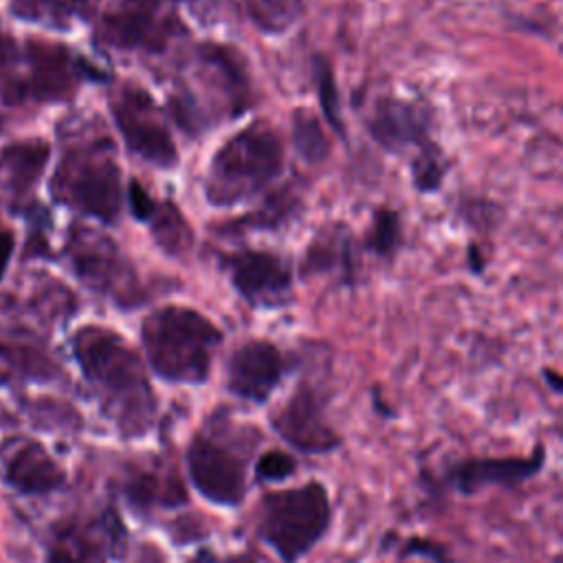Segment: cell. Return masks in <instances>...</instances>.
Segmentation results:
<instances>
[{
  "label": "cell",
  "mask_w": 563,
  "mask_h": 563,
  "mask_svg": "<svg viewBox=\"0 0 563 563\" xmlns=\"http://www.w3.org/2000/svg\"><path fill=\"white\" fill-rule=\"evenodd\" d=\"M251 20L266 33L286 31L301 15V0H244Z\"/></svg>",
  "instance_id": "24"
},
{
  "label": "cell",
  "mask_w": 563,
  "mask_h": 563,
  "mask_svg": "<svg viewBox=\"0 0 563 563\" xmlns=\"http://www.w3.org/2000/svg\"><path fill=\"white\" fill-rule=\"evenodd\" d=\"M543 376L548 378V383H550L554 389H563V376H559V374L552 372V369H545Z\"/></svg>",
  "instance_id": "33"
},
{
  "label": "cell",
  "mask_w": 563,
  "mask_h": 563,
  "mask_svg": "<svg viewBox=\"0 0 563 563\" xmlns=\"http://www.w3.org/2000/svg\"><path fill=\"white\" fill-rule=\"evenodd\" d=\"M556 563H563V554H559V556H556Z\"/></svg>",
  "instance_id": "34"
},
{
  "label": "cell",
  "mask_w": 563,
  "mask_h": 563,
  "mask_svg": "<svg viewBox=\"0 0 563 563\" xmlns=\"http://www.w3.org/2000/svg\"><path fill=\"white\" fill-rule=\"evenodd\" d=\"M130 205L139 220L152 227L156 242L163 251L180 255L191 244V231L178 209L169 202H156L136 180L130 183Z\"/></svg>",
  "instance_id": "18"
},
{
  "label": "cell",
  "mask_w": 563,
  "mask_h": 563,
  "mask_svg": "<svg viewBox=\"0 0 563 563\" xmlns=\"http://www.w3.org/2000/svg\"><path fill=\"white\" fill-rule=\"evenodd\" d=\"M187 471L202 497L218 506H238L246 495V462L227 444L194 435L187 449Z\"/></svg>",
  "instance_id": "10"
},
{
  "label": "cell",
  "mask_w": 563,
  "mask_h": 563,
  "mask_svg": "<svg viewBox=\"0 0 563 563\" xmlns=\"http://www.w3.org/2000/svg\"><path fill=\"white\" fill-rule=\"evenodd\" d=\"M68 257L77 277H81V282L95 290L110 295L119 303L139 301L134 268L106 235L90 229H73L68 240Z\"/></svg>",
  "instance_id": "7"
},
{
  "label": "cell",
  "mask_w": 563,
  "mask_h": 563,
  "mask_svg": "<svg viewBox=\"0 0 563 563\" xmlns=\"http://www.w3.org/2000/svg\"><path fill=\"white\" fill-rule=\"evenodd\" d=\"M543 466V449L537 446L532 455L506 457H468L453 464L446 479L462 495H473L484 486H517L534 477Z\"/></svg>",
  "instance_id": "15"
},
{
  "label": "cell",
  "mask_w": 563,
  "mask_h": 563,
  "mask_svg": "<svg viewBox=\"0 0 563 563\" xmlns=\"http://www.w3.org/2000/svg\"><path fill=\"white\" fill-rule=\"evenodd\" d=\"M292 143L308 163H319L328 156V136L321 128V121L310 110H295Z\"/></svg>",
  "instance_id": "23"
},
{
  "label": "cell",
  "mask_w": 563,
  "mask_h": 563,
  "mask_svg": "<svg viewBox=\"0 0 563 563\" xmlns=\"http://www.w3.org/2000/svg\"><path fill=\"white\" fill-rule=\"evenodd\" d=\"M176 2H178V0H176Z\"/></svg>",
  "instance_id": "35"
},
{
  "label": "cell",
  "mask_w": 563,
  "mask_h": 563,
  "mask_svg": "<svg viewBox=\"0 0 563 563\" xmlns=\"http://www.w3.org/2000/svg\"><path fill=\"white\" fill-rule=\"evenodd\" d=\"M125 548V530L114 510L55 526L44 563H110Z\"/></svg>",
  "instance_id": "8"
},
{
  "label": "cell",
  "mask_w": 563,
  "mask_h": 563,
  "mask_svg": "<svg viewBox=\"0 0 563 563\" xmlns=\"http://www.w3.org/2000/svg\"><path fill=\"white\" fill-rule=\"evenodd\" d=\"M114 123L136 156L158 167H172L178 158L169 128L152 101L139 86H125L112 99Z\"/></svg>",
  "instance_id": "6"
},
{
  "label": "cell",
  "mask_w": 563,
  "mask_h": 563,
  "mask_svg": "<svg viewBox=\"0 0 563 563\" xmlns=\"http://www.w3.org/2000/svg\"><path fill=\"white\" fill-rule=\"evenodd\" d=\"M0 475L20 495H48L64 484V468L35 440L13 442L0 460Z\"/></svg>",
  "instance_id": "16"
},
{
  "label": "cell",
  "mask_w": 563,
  "mask_h": 563,
  "mask_svg": "<svg viewBox=\"0 0 563 563\" xmlns=\"http://www.w3.org/2000/svg\"><path fill=\"white\" fill-rule=\"evenodd\" d=\"M330 519L328 490L319 482H308L264 495L257 530L284 563H295L325 534Z\"/></svg>",
  "instance_id": "4"
},
{
  "label": "cell",
  "mask_w": 563,
  "mask_h": 563,
  "mask_svg": "<svg viewBox=\"0 0 563 563\" xmlns=\"http://www.w3.org/2000/svg\"><path fill=\"white\" fill-rule=\"evenodd\" d=\"M275 431L306 453H325L339 446L336 431L328 424L323 405L310 385H299L273 416Z\"/></svg>",
  "instance_id": "12"
},
{
  "label": "cell",
  "mask_w": 563,
  "mask_h": 563,
  "mask_svg": "<svg viewBox=\"0 0 563 563\" xmlns=\"http://www.w3.org/2000/svg\"><path fill=\"white\" fill-rule=\"evenodd\" d=\"M282 352L264 339L242 343L229 361V389L251 402H264L284 376Z\"/></svg>",
  "instance_id": "13"
},
{
  "label": "cell",
  "mask_w": 563,
  "mask_h": 563,
  "mask_svg": "<svg viewBox=\"0 0 563 563\" xmlns=\"http://www.w3.org/2000/svg\"><path fill=\"white\" fill-rule=\"evenodd\" d=\"M176 26L178 24L172 18L158 13L152 0H123L103 18L99 40L117 48L154 53L167 44L176 33Z\"/></svg>",
  "instance_id": "11"
},
{
  "label": "cell",
  "mask_w": 563,
  "mask_h": 563,
  "mask_svg": "<svg viewBox=\"0 0 563 563\" xmlns=\"http://www.w3.org/2000/svg\"><path fill=\"white\" fill-rule=\"evenodd\" d=\"M372 139L387 152H400L409 145L422 147L429 139V114L422 106L396 97H380L367 121Z\"/></svg>",
  "instance_id": "17"
},
{
  "label": "cell",
  "mask_w": 563,
  "mask_h": 563,
  "mask_svg": "<svg viewBox=\"0 0 563 563\" xmlns=\"http://www.w3.org/2000/svg\"><path fill=\"white\" fill-rule=\"evenodd\" d=\"M9 7L20 20L68 29L75 20H88L97 0H9Z\"/></svg>",
  "instance_id": "22"
},
{
  "label": "cell",
  "mask_w": 563,
  "mask_h": 563,
  "mask_svg": "<svg viewBox=\"0 0 563 563\" xmlns=\"http://www.w3.org/2000/svg\"><path fill=\"white\" fill-rule=\"evenodd\" d=\"M73 354L119 429L125 435L145 433L156 411V398L143 361L130 343L108 328L84 325L73 336Z\"/></svg>",
  "instance_id": "1"
},
{
  "label": "cell",
  "mask_w": 563,
  "mask_h": 563,
  "mask_svg": "<svg viewBox=\"0 0 563 563\" xmlns=\"http://www.w3.org/2000/svg\"><path fill=\"white\" fill-rule=\"evenodd\" d=\"M15 64V44L9 35L0 33V77Z\"/></svg>",
  "instance_id": "30"
},
{
  "label": "cell",
  "mask_w": 563,
  "mask_h": 563,
  "mask_svg": "<svg viewBox=\"0 0 563 563\" xmlns=\"http://www.w3.org/2000/svg\"><path fill=\"white\" fill-rule=\"evenodd\" d=\"M11 249H13V235L11 233H0V277H2V273L7 268Z\"/></svg>",
  "instance_id": "31"
},
{
  "label": "cell",
  "mask_w": 563,
  "mask_h": 563,
  "mask_svg": "<svg viewBox=\"0 0 563 563\" xmlns=\"http://www.w3.org/2000/svg\"><path fill=\"white\" fill-rule=\"evenodd\" d=\"M79 77V64L64 46L31 40L26 46V75L2 84V95L9 103L24 99L62 101L73 95Z\"/></svg>",
  "instance_id": "9"
},
{
  "label": "cell",
  "mask_w": 563,
  "mask_h": 563,
  "mask_svg": "<svg viewBox=\"0 0 563 563\" xmlns=\"http://www.w3.org/2000/svg\"><path fill=\"white\" fill-rule=\"evenodd\" d=\"M57 376V365L37 347L22 341L0 339V385L51 380Z\"/></svg>",
  "instance_id": "21"
},
{
  "label": "cell",
  "mask_w": 563,
  "mask_h": 563,
  "mask_svg": "<svg viewBox=\"0 0 563 563\" xmlns=\"http://www.w3.org/2000/svg\"><path fill=\"white\" fill-rule=\"evenodd\" d=\"M136 563H163V559L154 548H143Z\"/></svg>",
  "instance_id": "32"
},
{
  "label": "cell",
  "mask_w": 563,
  "mask_h": 563,
  "mask_svg": "<svg viewBox=\"0 0 563 563\" xmlns=\"http://www.w3.org/2000/svg\"><path fill=\"white\" fill-rule=\"evenodd\" d=\"M449 172V163L442 154V150L433 143L427 141L422 147H418V156L411 161V176L422 194H433L442 187V180Z\"/></svg>",
  "instance_id": "25"
},
{
  "label": "cell",
  "mask_w": 563,
  "mask_h": 563,
  "mask_svg": "<svg viewBox=\"0 0 563 563\" xmlns=\"http://www.w3.org/2000/svg\"><path fill=\"white\" fill-rule=\"evenodd\" d=\"M187 563H253L244 554H216L211 550H198Z\"/></svg>",
  "instance_id": "29"
},
{
  "label": "cell",
  "mask_w": 563,
  "mask_h": 563,
  "mask_svg": "<svg viewBox=\"0 0 563 563\" xmlns=\"http://www.w3.org/2000/svg\"><path fill=\"white\" fill-rule=\"evenodd\" d=\"M55 196L86 216L112 222L121 209V183L108 139L66 150L53 176Z\"/></svg>",
  "instance_id": "5"
},
{
  "label": "cell",
  "mask_w": 563,
  "mask_h": 563,
  "mask_svg": "<svg viewBox=\"0 0 563 563\" xmlns=\"http://www.w3.org/2000/svg\"><path fill=\"white\" fill-rule=\"evenodd\" d=\"M314 79H317V92L321 101V110L328 119V123L343 134V121H341V110H339V95H336V84L330 64L323 57H314Z\"/></svg>",
  "instance_id": "27"
},
{
  "label": "cell",
  "mask_w": 563,
  "mask_h": 563,
  "mask_svg": "<svg viewBox=\"0 0 563 563\" xmlns=\"http://www.w3.org/2000/svg\"><path fill=\"white\" fill-rule=\"evenodd\" d=\"M125 497L136 508H169L183 504L187 499V493L176 471L145 466L128 475Z\"/></svg>",
  "instance_id": "19"
},
{
  "label": "cell",
  "mask_w": 563,
  "mask_h": 563,
  "mask_svg": "<svg viewBox=\"0 0 563 563\" xmlns=\"http://www.w3.org/2000/svg\"><path fill=\"white\" fill-rule=\"evenodd\" d=\"M48 158V145L33 141H18L0 152V174L11 194L24 196L42 176Z\"/></svg>",
  "instance_id": "20"
},
{
  "label": "cell",
  "mask_w": 563,
  "mask_h": 563,
  "mask_svg": "<svg viewBox=\"0 0 563 563\" xmlns=\"http://www.w3.org/2000/svg\"><path fill=\"white\" fill-rule=\"evenodd\" d=\"M402 244V222L398 211L380 207L374 211L372 229L367 231V246L378 257H391Z\"/></svg>",
  "instance_id": "26"
},
{
  "label": "cell",
  "mask_w": 563,
  "mask_h": 563,
  "mask_svg": "<svg viewBox=\"0 0 563 563\" xmlns=\"http://www.w3.org/2000/svg\"><path fill=\"white\" fill-rule=\"evenodd\" d=\"M295 468H297L295 457L288 455L286 451H279V449L262 453V457L255 464V471H257L260 479H273V482L286 479L288 475L295 473Z\"/></svg>",
  "instance_id": "28"
},
{
  "label": "cell",
  "mask_w": 563,
  "mask_h": 563,
  "mask_svg": "<svg viewBox=\"0 0 563 563\" xmlns=\"http://www.w3.org/2000/svg\"><path fill=\"white\" fill-rule=\"evenodd\" d=\"M141 339L147 361L161 378L196 385L209 376L222 332L194 308L165 306L143 321Z\"/></svg>",
  "instance_id": "2"
},
{
  "label": "cell",
  "mask_w": 563,
  "mask_h": 563,
  "mask_svg": "<svg viewBox=\"0 0 563 563\" xmlns=\"http://www.w3.org/2000/svg\"><path fill=\"white\" fill-rule=\"evenodd\" d=\"M284 143L268 123H253L218 147L205 194L211 205L229 207L266 187L282 169Z\"/></svg>",
  "instance_id": "3"
},
{
  "label": "cell",
  "mask_w": 563,
  "mask_h": 563,
  "mask_svg": "<svg viewBox=\"0 0 563 563\" xmlns=\"http://www.w3.org/2000/svg\"><path fill=\"white\" fill-rule=\"evenodd\" d=\"M224 266L238 292L251 303H277L290 288V268L275 253L238 251Z\"/></svg>",
  "instance_id": "14"
}]
</instances>
